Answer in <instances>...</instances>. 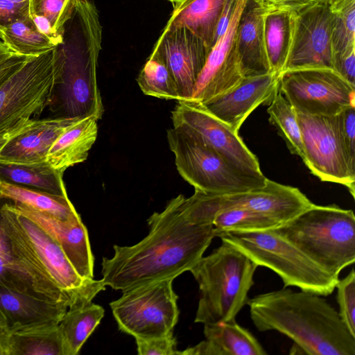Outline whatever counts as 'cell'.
<instances>
[{"mask_svg":"<svg viewBox=\"0 0 355 355\" xmlns=\"http://www.w3.org/2000/svg\"><path fill=\"white\" fill-rule=\"evenodd\" d=\"M0 193L3 198L9 199L13 202L23 205L61 220L81 218L68 196L31 189L1 178Z\"/></svg>","mask_w":355,"mask_h":355,"instance_id":"cell-28","label":"cell"},{"mask_svg":"<svg viewBox=\"0 0 355 355\" xmlns=\"http://www.w3.org/2000/svg\"><path fill=\"white\" fill-rule=\"evenodd\" d=\"M205 340L178 355H266L257 339L235 319L205 324Z\"/></svg>","mask_w":355,"mask_h":355,"instance_id":"cell-23","label":"cell"},{"mask_svg":"<svg viewBox=\"0 0 355 355\" xmlns=\"http://www.w3.org/2000/svg\"><path fill=\"white\" fill-rule=\"evenodd\" d=\"M329 3L334 63L335 60L355 50V0H329Z\"/></svg>","mask_w":355,"mask_h":355,"instance_id":"cell-33","label":"cell"},{"mask_svg":"<svg viewBox=\"0 0 355 355\" xmlns=\"http://www.w3.org/2000/svg\"><path fill=\"white\" fill-rule=\"evenodd\" d=\"M35 119H32L7 132L1 134L0 153L10 140H12L14 137L19 135L20 134L24 132L25 131L28 130L31 127H32L35 124Z\"/></svg>","mask_w":355,"mask_h":355,"instance_id":"cell-45","label":"cell"},{"mask_svg":"<svg viewBox=\"0 0 355 355\" xmlns=\"http://www.w3.org/2000/svg\"><path fill=\"white\" fill-rule=\"evenodd\" d=\"M258 267L224 241L211 254L202 256L189 270L200 290L194 322L205 324L235 319L248 302Z\"/></svg>","mask_w":355,"mask_h":355,"instance_id":"cell-5","label":"cell"},{"mask_svg":"<svg viewBox=\"0 0 355 355\" xmlns=\"http://www.w3.org/2000/svg\"><path fill=\"white\" fill-rule=\"evenodd\" d=\"M69 304L42 300L0 286V309L9 334L46 323L58 324Z\"/></svg>","mask_w":355,"mask_h":355,"instance_id":"cell-24","label":"cell"},{"mask_svg":"<svg viewBox=\"0 0 355 355\" xmlns=\"http://www.w3.org/2000/svg\"><path fill=\"white\" fill-rule=\"evenodd\" d=\"M135 341L139 355H175L178 352L173 332L162 337L135 338Z\"/></svg>","mask_w":355,"mask_h":355,"instance_id":"cell-40","label":"cell"},{"mask_svg":"<svg viewBox=\"0 0 355 355\" xmlns=\"http://www.w3.org/2000/svg\"><path fill=\"white\" fill-rule=\"evenodd\" d=\"M0 40L12 51L27 56H38L56 47L37 30L31 16L5 26Z\"/></svg>","mask_w":355,"mask_h":355,"instance_id":"cell-32","label":"cell"},{"mask_svg":"<svg viewBox=\"0 0 355 355\" xmlns=\"http://www.w3.org/2000/svg\"><path fill=\"white\" fill-rule=\"evenodd\" d=\"M266 10H284L297 12L317 0H255Z\"/></svg>","mask_w":355,"mask_h":355,"instance_id":"cell-43","label":"cell"},{"mask_svg":"<svg viewBox=\"0 0 355 355\" xmlns=\"http://www.w3.org/2000/svg\"><path fill=\"white\" fill-rule=\"evenodd\" d=\"M148 235L130 246L114 245L111 258L103 257L102 281L124 291L189 271L216 237L213 225H198L183 216L178 197L147 220Z\"/></svg>","mask_w":355,"mask_h":355,"instance_id":"cell-1","label":"cell"},{"mask_svg":"<svg viewBox=\"0 0 355 355\" xmlns=\"http://www.w3.org/2000/svg\"><path fill=\"white\" fill-rule=\"evenodd\" d=\"M301 131L303 162L321 181L345 186L355 196V170L348 161L337 115L315 116L296 112Z\"/></svg>","mask_w":355,"mask_h":355,"instance_id":"cell-13","label":"cell"},{"mask_svg":"<svg viewBox=\"0 0 355 355\" xmlns=\"http://www.w3.org/2000/svg\"><path fill=\"white\" fill-rule=\"evenodd\" d=\"M209 50L187 28L163 29L151 53L166 65L175 82L179 101L191 100Z\"/></svg>","mask_w":355,"mask_h":355,"instance_id":"cell-17","label":"cell"},{"mask_svg":"<svg viewBox=\"0 0 355 355\" xmlns=\"http://www.w3.org/2000/svg\"><path fill=\"white\" fill-rule=\"evenodd\" d=\"M63 174V171L53 168L49 164L24 166L0 163L1 180L55 195L67 196Z\"/></svg>","mask_w":355,"mask_h":355,"instance_id":"cell-31","label":"cell"},{"mask_svg":"<svg viewBox=\"0 0 355 355\" xmlns=\"http://www.w3.org/2000/svg\"><path fill=\"white\" fill-rule=\"evenodd\" d=\"M80 118L36 120L28 130L14 137L0 153V163L24 166L47 164V153L57 138Z\"/></svg>","mask_w":355,"mask_h":355,"instance_id":"cell-20","label":"cell"},{"mask_svg":"<svg viewBox=\"0 0 355 355\" xmlns=\"http://www.w3.org/2000/svg\"><path fill=\"white\" fill-rule=\"evenodd\" d=\"M279 74L245 77L227 90L202 103L215 117L236 132L247 117L260 105H269L279 89Z\"/></svg>","mask_w":355,"mask_h":355,"instance_id":"cell-18","label":"cell"},{"mask_svg":"<svg viewBox=\"0 0 355 355\" xmlns=\"http://www.w3.org/2000/svg\"><path fill=\"white\" fill-rule=\"evenodd\" d=\"M170 2L173 3V5H176L178 3H180V2L183 1L184 0H168Z\"/></svg>","mask_w":355,"mask_h":355,"instance_id":"cell-48","label":"cell"},{"mask_svg":"<svg viewBox=\"0 0 355 355\" xmlns=\"http://www.w3.org/2000/svg\"><path fill=\"white\" fill-rule=\"evenodd\" d=\"M0 286L42 300L67 303L72 299L67 293L44 285L17 254L5 232L0 216Z\"/></svg>","mask_w":355,"mask_h":355,"instance_id":"cell-21","label":"cell"},{"mask_svg":"<svg viewBox=\"0 0 355 355\" xmlns=\"http://www.w3.org/2000/svg\"><path fill=\"white\" fill-rule=\"evenodd\" d=\"M228 0H184L173 6L164 30L187 28L209 49L214 44L217 27Z\"/></svg>","mask_w":355,"mask_h":355,"instance_id":"cell-26","label":"cell"},{"mask_svg":"<svg viewBox=\"0 0 355 355\" xmlns=\"http://www.w3.org/2000/svg\"><path fill=\"white\" fill-rule=\"evenodd\" d=\"M30 16V0H0V37L2 28L12 21Z\"/></svg>","mask_w":355,"mask_h":355,"instance_id":"cell-41","label":"cell"},{"mask_svg":"<svg viewBox=\"0 0 355 355\" xmlns=\"http://www.w3.org/2000/svg\"><path fill=\"white\" fill-rule=\"evenodd\" d=\"M216 233L224 231L253 232L273 229L280 225L268 216L250 209L234 208L222 211L214 218Z\"/></svg>","mask_w":355,"mask_h":355,"instance_id":"cell-36","label":"cell"},{"mask_svg":"<svg viewBox=\"0 0 355 355\" xmlns=\"http://www.w3.org/2000/svg\"><path fill=\"white\" fill-rule=\"evenodd\" d=\"M2 198H2L1 195V193H0V200L2 199Z\"/></svg>","mask_w":355,"mask_h":355,"instance_id":"cell-49","label":"cell"},{"mask_svg":"<svg viewBox=\"0 0 355 355\" xmlns=\"http://www.w3.org/2000/svg\"><path fill=\"white\" fill-rule=\"evenodd\" d=\"M341 140L351 167L355 170V106L336 114Z\"/></svg>","mask_w":355,"mask_h":355,"instance_id":"cell-39","label":"cell"},{"mask_svg":"<svg viewBox=\"0 0 355 355\" xmlns=\"http://www.w3.org/2000/svg\"><path fill=\"white\" fill-rule=\"evenodd\" d=\"M266 11L255 0H247L238 22L236 50L244 78L270 72L263 39Z\"/></svg>","mask_w":355,"mask_h":355,"instance_id":"cell-22","label":"cell"},{"mask_svg":"<svg viewBox=\"0 0 355 355\" xmlns=\"http://www.w3.org/2000/svg\"><path fill=\"white\" fill-rule=\"evenodd\" d=\"M8 329L0 309V355H8Z\"/></svg>","mask_w":355,"mask_h":355,"instance_id":"cell-46","label":"cell"},{"mask_svg":"<svg viewBox=\"0 0 355 355\" xmlns=\"http://www.w3.org/2000/svg\"><path fill=\"white\" fill-rule=\"evenodd\" d=\"M101 42L102 26L94 1L77 0L64 25L63 42L55 48L54 95L60 117L101 119L103 105L96 79Z\"/></svg>","mask_w":355,"mask_h":355,"instance_id":"cell-3","label":"cell"},{"mask_svg":"<svg viewBox=\"0 0 355 355\" xmlns=\"http://www.w3.org/2000/svg\"><path fill=\"white\" fill-rule=\"evenodd\" d=\"M30 16L37 30L54 46H58L63 42V35L56 31L48 18L36 14H31Z\"/></svg>","mask_w":355,"mask_h":355,"instance_id":"cell-42","label":"cell"},{"mask_svg":"<svg viewBox=\"0 0 355 355\" xmlns=\"http://www.w3.org/2000/svg\"><path fill=\"white\" fill-rule=\"evenodd\" d=\"M332 21L329 0L295 12L292 44L284 70L333 69Z\"/></svg>","mask_w":355,"mask_h":355,"instance_id":"cell-14","label":"cell"},{"mask_svg":"<svg viewBox=\"0 0 355 355\" xmlns=\"http://www.w3.org/2000/svg\"><path fill=\"white\" fill-rule=\"evenodd\" d=\"M336 300L339 306V315L351 334L355 336V272L352 268L349 273L338 279Z\"/></svg>","mask_w":355,"mask_h":355,"instance_id":"cell-38","label":"cell"},{"mask_svg":"<svg viewBox=\"0 0 355 355\" xmlns=\"http://www.w3.org/2000/svg\"><path fill=\"white\" fill-rule=\"evenodd\" d=\"M137 82L146 95L179 101L175 82L164 62L150 53L141 68Z\"/></svg>","mask_w":355,"mask_h":355,"instance_id":"cell-35","label":"cell"},{"mask_svg":"<svg viewBox=\"0 0 355 355\" xmlns=\"http://www.w3.org/2000/svg\"><path fill=\"white\" fill-rule=\"evenodd\" d=\"M167 140L178 173L195 190L230 193L266 184L268 178L261 171L235 164L195 135L173 128L167 130Z\"/></svg>","mask_w":355,"mask_h":355,"instance_id":"cell-8","label":"cell"},{"mask_svg":"<svg viewBox=\"0 0 355 355\" xmlns=\"http://www.w3.org/2000/svg\"><path fill=\"white\" fill-rule=\"evenodd\" d=\"M12 204L19 213L33 220L58 243L80 277L94 278V258L87 230L81 218L61 220L23 205Z\"/></svg>","mask_w":355,"mask_h":355,"instance_id":"cell-19","label":"cell"},{"mask_svg":"<svg viewBox=\"0 0 355 355\" xmlns=\"http://www.w3.org/2000/svg\"><path fill=\"white\" fill-rule=\"evenodd\" d=\"M2 225L19 257L46 286L62 290L75 304H85L105 286L102 279H84L74 269L58 243L12 203L0 207Z\"/></svg>","mask_w":355,"mask_h":355,"instance_id":"cell-4","label":"cell"},{"mask_svg":"<svg viewBox=\"0 0 355 355\" xmlns=\"http://www.w3.org/2000/svg\"><path fill=\"white\" fill-rule=\"evenodd\" d=\"M55 48L32 58L0 85V135L40 115L53 101Z\"/></svg>","mask_w":355,"mask_h":355,"instance_id":"cell-11","label":"cell"},{"mask_svg":"<svg viewBox=\"0 0 355 355\" xmlns=\"http://www.w3.org/2000/svg\"><path fill=\"white\" fill-rule=\"evenodd\" d=\"M58 324L46 323L10 333L8 355H63Z\"/></svg>","mask_w":355,"mask_h":355,"instance_id":"cell-30","label":"cell"},{"mask_svg":"<svg viewBox=\"0 0 355 355\" xmlns=\"http://www.w3.org/2000/svg\"><path fill=\"white\" fill-rule=\"evenodd\" d=\"M173 281L162 279L122 291L110 303L119 329L135 338L172 333L180 314Z\"/></svg>","mask_w":355,"mask_h":355,"instance_id":"cell-10","label":"cell"},{"mask_svg":"<svg viewBox=\"0 0 355 355\" xmlns=\"http://www.w3.org/2000/svg\"><path fill=\"white\" fill-rule=\"evenodd\" d=\"M178 198L184 218L198 225H213L219 212L241 208L261 213L281 225L313 205L297 188L269 179L264 187L246 191L215 193L195 190L189 198L180 194Z\"/></svg>","mask_w":355,"mask_h":355,"instance_id":"cell-9","label":"cell"},{"mask_svg":"<svg viewBox=\"0 0 355 355\" xmlns=\"http://www.w3.org/2000/svg\"><path fill=\"white\" fill-rule=\"evenodd\" d=\"M295 12L266 10L263 16L266 54L272 73L280 74L290 52L295 26Z\"/></svg>","mask_w":355,"mask_h":355,"instance_id":"cell-27","label":"cell"},{"mask_svg":"<svg viewBox=\"0 0 355 355\" xmlns=\"http://www.w3.org/2000/svg\"><path fill=\"white\" fill-rule=\"evenodd\" d=\"M216 236L243 252L258 266L277 274L284 288L295 286L305 292L327 296L334 291L339 279L272 229L224 231L216 233Z\"/></svg>","mask_w":355,"mask_h":355,"instance_id":"cell-7","label":"cell"},{"mask_svg":"<svg viewBox=\"0 0 355 355\" xmlns=\"http://www.w3.org/2000/svg\"><path fill=\"white\" fill-rule=\"evenodd\" d=\"M16 54L0 40V67Z\"/></svg>","mask_w":355,"mask_h":355,"instance_id":"cell-47","label":"cell"},{"mask_svg":"<svg viewBox=\"0 0 355 355\" xmlns=\"http://www.w3.org/2000/svg\"><path fill=\"white\" fill-rule=\"evenodd\" d=\"M171 117L173 128L198 136L243 168L261 171L256 155L248 149L239 133L209 113L202 103L191 100L178 101Z\"/></svg>","mask_w":355,"mask_h":355,"instance_id":"cell-15","label":"cell"},{"mask_svg":"<svg viewBox=\"0 0 355 355\" xmlns=\"http://www.w3.org/2000/svg\"><path fill=\"white\" fill-rule=\"evenodd\" d=\"M247 0H236L228 26L208 53L191 101L204 103L239 84L244 78L236 50L238 22Z\"/></svg>","mask_w":355,"mask_h":355,"instance_id":"cell-16","label":"cell"},{"mask_svg":"<svg viewBox=\"0 0 355 355\" xmlns=\"http://www.w3.org/2000/svg\"><path fill=\"white\" fill-rule=\"evenodd\" d=\"M251 320L259 331H277L309 355H355V336L325 299L283 288L249 299Z\"/></svg>","mask_w":355,"mask_h":355,"instance_id":"cell-2","label":"cell"},{"mask_svg":"<svg viewBox=\"0 0 355 355\" xmlns=\"http://www.w3.org/2000/svg\"><path fill=\"white\" fill-rule=\"evenodd\" d=\"M104 309L94 303L67 308L58 324L63 355H76L104 316Z\"/></svg>","mask_w":355,"mask_h":355,"instance_id":"cell-29","label":"cell"},{"mask_svg":"<svg viewBox=\"0 0 355 355\" xmlns=\"http://www.w3.org/2000/svg\"><path fill=\"white\" fill-rule=\"evenodd\" d=\"M77 0H30V15L48 18L53 28L63 35L64 25L71 18Z\"/></svg>","mask_w":355,"mask_h":355,"instance_id":"cell-37","label":"cell"},{"mask_svg":"<svg viewBox=\"0 0 355 355\" xmlns=\"http://www.w3.org/2000/svg\"><path fill=\"white\" fill-rule=\"evenodd\" d=\"M279 89L295 111L304 114L334 116L355 106V85L331 69L284 71Z\"/></svg>","mask_w":355,"mask_h":355,"instance_id":"cell-12","label":"cell"},{"mask_svg":"<svg viewBox=\"0 0 355 355\" xmlns=\"http://www.w3.org/2000/svg\"><path fill=\"white\" fill-rule=\"evenodd\" d=\"M267 112L270 123L275 127L291 153L303 160L302 135L296 112L279 89L269 104Z\"/></svg>","mask_w":355,"mask_h":355,"instance_id":"cell-34","label":"cell"},{"mask_svg":"<svg viewBox=\"0 0 355 355\" xmlns=\"http://www.w3.org/2000/svg\"><path fill=\"white\" fill-rule=\"evenodd\" d=\"M98 119L94 116L80 118L57 138L46 156L47 163L54 169H66L85 161L97 138Z\"/></svg>","mask_w":355,"mask_h":355,"instance_id":"cell-25","label":"cell"},{"mask_svg":"<svg viewBox=\"0 0 355 355\" xmlns=\"http://www.w3.org/2000/svg\"><path fill=\"white\" fill-rule=\"evenodd\" d=\"M272 230L336 277L355 261V216L352 209L313 204Z\"/></svg>","mask_w":355,"mask_h":355,"instance_id":"cell-6","label":"cell"},{"mask_svg":"<svg viewBox=\"0 0 355 355\" xmlns=\"http://www.w3.org/2000/svg\"><path fill=\"white\" fill-rule=\"evenodd\" d=\"M32 56L17 53L0 67V85L25 64Z\"/></svg>","mask_w":355,"mask_h":355,"instance_id":"cell-44","label":"cell"}]
</instances>
